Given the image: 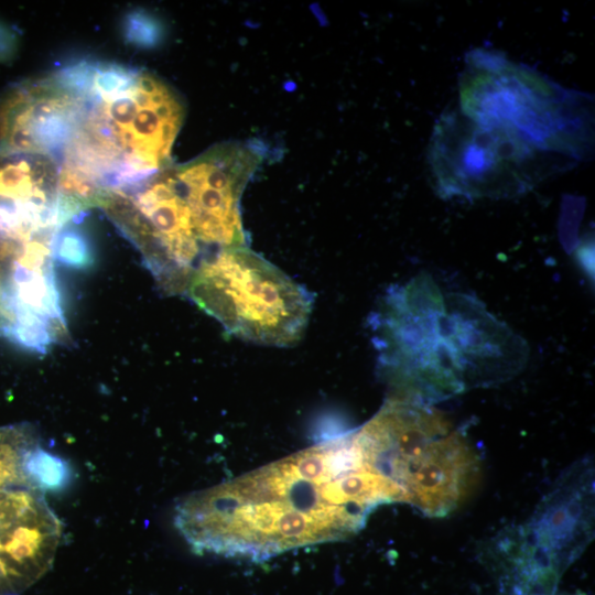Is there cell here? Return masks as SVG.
<instances>
[{"label": "cell", "mask_w": 595, "mask_h": 595, "mask_svg": "<svg viewBox=\"0 0 595 595\" xmlns=\"http://www.w3.org/2000/svg\"><path fill=\"white\" fill-rule=\"evenodd\" d=\"M8 585L9 584H8L7 580L4 578L2 572L0 571V591L2 589V587L8 586Z\"/></svg>", "instance_id": "obj_16"}, {"label": "cell", "mask_w": 595, "mask_h": 595, "mask_svg": "<svg viewBox=\"0 0 595 595\" xmlns=\"http://www.w3.org/2000/svg\"><path fill=\"white\" fill-rule=\"evenodd\" d=\"M261 161L256 147L224 142L119 193L118 229L140 251L156 281L186 288L203 260L247 246L240 199Z\"/></svg>", "instance_id": "obj_4"}, {"label": "cell", "mask_w": 595, "mask_h": 595, "mask_svg": "<svg viewBox=\"0 0 595 595\" xmlns=\"http://www.w3.org/2000/svg\"><path fill=\"white\" fill-rule=\"evenodd\" d=\"M71 220L50 160L0 154V336L23 349L68 336L54 261Z\"/></svg>", "instance_id": "obj_5"}, {"label": "cell", "mask_w": 595, "mask_h": 595, "mask_svg": "<svg viewBox=\"0 0 595 595\" xmlns=\"http://www.w3.org/2000/svg\"><path fill=\"white\" fill-rule=\"evenodd\" d=\"M186 294L225 331L251 343L289 347L303 336L313 294L248 246L203 260Z\"/></svg>", "instance_id": "obj_8"}, {"label": "cell", "mask_w": 595, "mask_h": 595, "mask_svg": "<svg viewBox=\"0 0 595 595\" xmlns=\"http://www.w3.org/2000/svg\"><path fill=\"white\" fill-rule=\"evenodd\" d=\"M390 397L422 404L518 374L528 346L475 298L443 293L428 273L389 288L369 318Z\"/></svg>", "instance_id": "obj_3"}, {"label": "cell", "mask_w": 595, "mask_h": 595, "mask_svg": "<svg viewBox=\"0 0 595 595\" xmlns=\"http://www.w3.org/2000/svg\"><path fill=\"white\" fill-rule=\"evenodd\" d=\"M21 470L26 484L40 493L64 490L73 478L68 462L36 443L22 455Z\"/></svg>", "instance_id": "obj_11"}, {"label": "cell", "mask_w": 595, "mask_h": 595, "mask_svg": "<svg viewBox=\"0 0 595 595\" xmlns=\"http://www.w3.org/2000/svg\"><path fill=\"white\" fill-rule=\"evenodd\" d=\"M37 490L0 491V571L10 586L25 584L53 554L61 528Z\"/></svg>", "instance_id": "obj_10"}, {"label": "cell", "mask_w": 595, "mask_h": 595, "mask_svg": "<svg viewBox=\"0 0 595 595\" xmlns=\"http://www.w3.org/2000/svg\"><path fill=\"white\" fill-rule=\"evenodd\" d=\"M185 117L151 72L83 60L12 86L0 99V154L48 159L75 217L171 163Z\"/></svg>", "instance_id": "obj_1"}, {"label": "cell", "mask_w": 595, "mask_h": 595, "mask_svg": "<svg viewBox=\"0 0 595 595\" xmlns=\"http://www.w3.org/2000/svg\"><path fill=\"white\" fill-rule=\"evenodd\" d=\"M465 62L454 105L464 117L498 127L574 164L591 156V96L566 89L496 51L473 50Z\"/></svg>", "instance_id": "obj_7"}, {"label": "cell", "mask_w": 595, "mask_h": 595, "mask_svg": "<svg viewBox=\"0 0 595 595\" xmlns=\"http://www.w3.org/2000/svg\"><path fill=\"white\" fill-rule=\"evenodd\" d=\"M428 156L440 195L466 201L515 197L575 165L454 106L439 118Z\"/></svg>", "instance_id": "obj_9"}, {"label": "cell", "mask_w": 595, "mask_h": 595, "mask_svg": "<svg viewBox=\"0 0 595 595\" xmlns=\"http://www.w3.org/2000/svg\"><path fill=\"white\" fill-rule=\"evenodd\" d=\"M388 502L354 430L184 497L174 526L196 553L266 561L350 537Z\"/></svg>", "instance_id": "obj_2"}, {"label": "cell", "mask_w": 595, "mask_h": 595, "mask_svg": "<svg viewBox=\"0 0 595 595\" xmlns=\"http://www.w3.org/2000/svg\"><path fill=\"white\" fill-rule=\"evenodd\" d=\"M17 43L14 32L0 22V63L8 62L14 56Z\"/></svg>", "instance_id": "obj_15"}, {"label": "cell", "mask_w": 595, "mask_h": 595, "mask_svg": "<svg viewBox=\"0 0 595 595\" xmlns=\"http://www.w3.org/2000/svg\"><path fill=\"white\" fill-rule=\"evenodd\" d=\"M355 432L365 459L389 484L394 501L425 516L456 510L476 485L475 450L431 405L389 397Z\"/></svg>", "instance_id": "obj_6"}, {"label": "cell", "mask_w": 595, "mask_h": 595, "mask_svg": "<svg viewBox=\"0 0 595 595\" xmlns=\"http://www.w3.org/2000/svg\"><path fill=\"white\" fill-rule=\"evenodd\" d=\"M123 31L129 43L141 47L154 45L159 36V29L154 20L139 10L126 17Z\"/></svg>", "instance_id": "obj_14"}, {"label": "cell", "mask_w": 595, "mask_h": 595, "mask_svg": "<svg viewBox=\"0 0 595 595\" xmlns=\"http://www.w3.org/2000/svg\"><path fill=\"white\" fill-rule=\"evenodd\" d=\"M34 443L36 441L29 425L0 428V491L30 487L22 475L21 459L23 453Z\"/></svg>", "instance_id": "obj_12"}, {"label": "cell", "mask_w": 595, "mask_h": 595, "mask_svg": "<svg viewBox=\"0 0 595 595\" xmlns=\"http://www.w3.org/2000/svg\"><path fill=\"white\" fill-rule=\"evenodd\" d=\"M55 261L75 270H85L91 267L94 262L93 246L82 229L75 226H65L62 229L55 247Z\"/></svg>", "instance_id": "obj_13"}]
</instances>
